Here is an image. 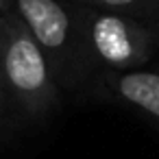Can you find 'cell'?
<instances>
[{
	"instance_id": "3957f363",
	"label": "cell",
	"mask_w": 159,
	"mask_h": 159,
	"mask_svg": "<svg viewBox=\"0 0 159 159\" xmlns=\"http://www.w3.org/2000/svg\"><path fill=\"white\" fill-rule=\"evenodd\" d=\"M13 13L46 52L52 72L63 70L61 66L70 61L79 35L76 22L59 0H13Z\"/></svg>"
},
{
	"instance_id": "8992f818",
	"label": "cell",
	"mask_w": 159,
	"mask_h": 159,
	"mask_svg": "<svg viewBox=\"0 0 159 159\" xmlns=\"http://www.w3.org/2000/svg\"><path fill=\"white\" fill-rule=\"evenodd\" d=\"M5 100H7V89H5L2 81H0V116H2V111H5Z\"/></svg>"
},
{
	"instance_id": "6da1fadb",
	"label": "cell",
	"mask_w": 159,
	"mask_h": 159,
	"mask_svg": "<svg viewBox=\"0 0 159 159\" xmlns=\"http://www.w3.org/2000/svg\"><path fill=\"white\" fill-rule=\"evenodd\" d=\"M0 81L29 113H46L57 102L52 66L13 11L0 13Z\"/></svg>"
},
{
	"instance_id": "7a4b0ae2",
	"label": "cell",
	"mask_w": 159,
	"mask_h": 159,
	"mask_svg": "<svg viewBox=\"0 0 159 159\" xmlns=\"http://www.w3.org/2000/svg\"><path fill=\"white\" fill-rule=\"evenodd\" d=\"M76 35L105 68L129 72L150 57V31L124 13L85 9L76 18Z\"/></svg>"
},
{
	"instance_id": "5b68a950",
	"label": "cell",
	"mask_w": 159,
	"mask_h": 159,
	"mask_svg": "<svg viewBox=\"0 0 159 159\" xmlns=\"http://www.w3.org/2000/svg\"><path fill=\"white\" fill-rule=\"evenodd\" d=\"M94 9H102V11H113V13H129V11H144L146 7H150L155 0H85Z\"/></svg>"
},
{
	"instance_id": "277c9868",
	"label": "cell",
	"mask_w": 159,
	"mask_h": 159,
	"mask_svg": "<svg viewBox=\"0 0 159 159\" xmlns=\"http://www.w3.org/2000/svg\"><path fill=\"white\" fill-rule=\"evenodd\" d=\"M113 89L133 107L159 120V74L144 70H129L116 76Z\"/></svg>"
},
{
	"instance_id": "52a82bcc",
	"label": "cell",
	"mask_w": 159,
	"mask_h": 159,
	"mask_svg": "<svg viewBox=\"0 0 159 159\" xmlns=\"http://www.w3.org/2000/svg\"><path fill=\"white\" fill-rule=\"evenodd\" d=\"M13 11V0H0V13Z\"/></svg>"
}]
</instances>
